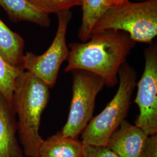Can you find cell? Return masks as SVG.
<instances>
[{
    "label": "cell",
    "mask_w": 157,
    "mask_h": 157,
    "mask_svg": "<svg viewBox=\"0 0 157 157\" xmlns=\"http://www.w3.org/2000/svg\"><path fill=\"white\" fill-rule=\"evenodd\" d=\"M136 43L122 31L108 30L91 34L86 42L69 44L65 72L82 69L100 76L105 85L118 83L119 69Z\"/></svg>",
    "instance_id": "obj_1"
},
{
    "label": "cell",
    "mask_w": 157,
    "mask_h": 157,
    "mask_svg": "<svg viewBox=\"0 0 157 157\" xmlns=\"http://www.w3.org/2000/svg\"><path fill=\"white\" fill-rule=\"evenodd\" d=\"M49 87L32 73L23 71L14 86L12 107L17 117V135L29 157H37L44 140L39 133L41 115L50 100Z\"/></svg>",
    "instance_id": "obj_2"
},
{
    "label": "cell",
    "mask_w": 157,
    "mask_h": 157,
    "mask_svg": "<svg viewBox=\"0 0 157 157\" xmlns=\"http://www.w3.org/2000/svg\"><path fill=\"white\" fill-rule=\"evenodd\" d=\"M108 30L124 32L136 43L151 44L157 35V0H125L111 6L95 23L91 34Z\"/></svg>",
    "instance_id": "obj_3"
},
{
    "label": "cell",
    "mask_w": 157,
    "mask_h": 157,
    "mask_svg": "<svg viewBox=\"0 0 157 157\" xmlns=\"http://www.w3.org/2000/svg\"><path fill=\"white\" fill-rule=\"evenodd\" d=\"M119 84L116 94L104 110L92 118L82 133L84 146L106 147L112 134L125 120L137 85V73L125 62L118 72Z\"/></svg>",
    "instance_id": "obj_4"
},
{
    "label": "cell",
    "mask_w": 157,
    "mask_h": 157,
    "mask_svg": "<svg viewBox=\"0 0 157 157\" xmlns=\"http://www.w3.org/2000/svg\"><path fill=\"white\" fill-rule=\"evenodd\" d=\"M71 72L72 98L67 121L59 132L64 137L78 138L93 118L96 97L105 83L98 75L85 70Z\"/></svg>",
    "instance_id": "obj_5"
},
{
    "label": "cell",
    "mask_w": 157,
    "mask_h": 157,
    "mask_svg": "<svg viewBox=\"0 0 157 157\" xmlns=\"http://www.w3.org/2000/svg\"><path fill=\"white\" fill-rule=\"evenodd\" d=\"M56 15L57 30L49 48L41 55L27 52L22 59L23 69L40 78L49 88H52L56 83L61 66L67 60L69 53L66 36L72 13L71 10H65Z\"/></svg>",
    "instance_id": "obj_6"
},
{
    "label": "cell",
    "mask_w": 157,
    "mask_h": 157,
    "mask_svg": "<svg viewBox=\"0 0 157 157\" xmlns=\"http://www.w3.org/2000/svg\"><path fill=\"white\" fill-rule=\"evenodd\" d=\"M144 72L137 83L135 102L139 114L135 125L147 135L157 134V45L152 42L144 51Z\"/></svg>",
    "instance_id": "obj_7"
},
{
    "label": "cell",
    "mask_w": 157,
    "mask_h": 157,
    "mask_svg": "<svg viewBox=\"0 0 157 157\" xmlns=\"http://www.w3.org/2000/svg\"><path fill=\"white\" fill-rule=\"evenodd\" d=\"M147 136L140 128L124 120L111 136L106 147L119 157H141Z\"/></svg>",
    "instance_id": "obj_8"
},
{
    "label": "cell",
    "mask_w": 157,
    "mask_h": 157,
    "mask_svg": "<svg viewBox=\"0 0 157 157\" xmlns=\"http://www.w3.org/2000/svg\"><path fill=\"white\" fill-rule=\"evenodd\" d=\"M17 133L15 111L11 104L0 92V157H23Z\"/></svg>",
    "instance_id": "obj_9"
},
{
    "label": "cell",
    "mask_w": 157,
    "mask_h": 157,
    "mask_svg": "<svg viewBox=\"0 0 157 157\" xmlns=\"http://www.w3.org/2000/svg\"><path fill=\"white\" fill-rule=\"evenodd\" d=\"M84 147L78 138L64 137L58 132L43 141L38 157H83Z\"/></svg>",
    "instance_id": "obj_10"
},
{
    "label": "cell",
    "mask_w": 157,
    "mask_h": 157,
    "mask_svg": "<svg viewBox=\"0 0 157 157\" xmlns=\"http://www.w3.org/2000/svg\"><path fill=\"white\" fill-rule=\"evenodd\" d=\"M0 6L12 21H26L44 28L50 26L49 15L38 11L26 0H0Z\"/></svg>",
    "instance_id": "obj_11"
},
{
    "label": "cell",
    "mask_w": 157,
    "mask_h": 157,
    "mask_svg": "<svg viewBox=\"0 0 157 157\" xmlns=\"http://www.w3.org/2000/svg\"><path fill=\"white\" fill-rule=\"evenodd\" d=\"M125 0H82V19L78 37L82 42L89 39L95 23L107 10Z\"/></svg>",
    "instance_id": "obj_12"
},
{
    "label": "cell",
    "mask_w": 157,
    "mask_h": 157,
    "mask_svg": "<svg viewBox=\"0 0 157 157\" xmlns=\"http://www.w3.org/2000/svg\"><path fill=\"white\" fill-rule=\"evenodd\" d=\"M25 41L0 19V55L12 65L22 67Z\"/></svg>",
    "instance_id": "obj_13"
},
{
    "label": "cell",
    "mask_w": 157,
    "mask_h": 157,
    "mask_svg": "<svg viewBox=\"0 0 157 157\" xmlns=\"http://www.w3.org/2000/svg\"><path fill=\"white\" fill-rule=\"evenodd\" d=\"M23 71L22 67L10 64L0 55V92L12 105L15 83L17 76Z\"/></svg>",
    "instance_id": "obj_14"
},
{
    "label": "cell",
    "mask_w": 157,
    "mask_h": 157,
    "mask_svg": "<svg viewBox=\"0 0 157 157\" xmlns=\"http://www.w3.org/2000/svg\"><path fill=\"white\" fill-rule=\"evenodd\" d=\"M38 11L47 15L70 10L75 6H81L82 0H26Z\"/></svg>",
    "instance_id": "obj_15"
},
{
    "label": "cell",
    "mask_w": 157,
    "mask_h": 157,
    "mask_svg": "<svg viewBox=\"0 0 157 157\" xmlns=\"http://www.w3.org/2000/svg\"><path fill=\"white\" fill-rule=\"evenodd\" d=\"M83 157H119L107 147L84 146Z\"/></svg>",
    "instance_id": "obj_16"
},
{
    "label": "cell",
    "mask_w": 157,
    "mask_h": 157,
    "mask_svg": "<svg viewBox=\"0 0 157 157\" xmlns=\"http://www.w3.org/2000/svg\"><path fill=\"white\" fill-rule=\"evenodd\" d=\"M141 157H157V134L147 136Z\"/></svg>",
    "instance_id": "obj_17"
},
{
    "label": "cell",
    "mask_w": 157,
    "mask_h": 157,
    "mask_svg": "<svg viewBox=\"0 0 157 157\" xmlns=\"http://www.w3.org/2000/svg\"><path fill=\"white\" fill-rule=\"evenodd\" d=\"M137 1H140V2H143V1H148V0H137Z\"/></svg>",
    "instance_id": "obj_18"
},
{
    "label": "cell",
    "mask_w": 157,
    "mask_h": 157,
    "mask_svg": "<svg viewBox=\"0 0 157 157\" xmlns=\"http://www.w3.org/2000/svg\"></svg>",
    "instance_id": "obj_19"
}]
</instances>
